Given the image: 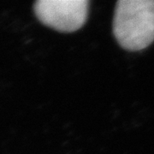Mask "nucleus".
I'll use <instances>...</instances> for the list:
<instances>
[{
  "label": "nucleus",
  "mask_w": 154,
  "mask_h": 154,
  "mask_svg": "<svg viewBox=\"0 0 154 154\" xmlns=\"http://www.w3.org/2000/svg\"><path fill=\"white\" fill-rule=\"evenodd\" d=\"M113 33L123 49L138 51L154 41V0H120L116 3Z\"/></svg>",
  "instance_id": "f257e3e1"
},
{
  "label": "nucleus",
  "mask_w": 154,
  "mask_h": 154,
  "mask_svg": "<svg viewBox=\"0 0 154 154\" xmlns=\"http://www.w3.org/2000/svg\"><path fill=\"white\" fill-rule=\"evenodd\" d=\"M88 0H38L34 4L36 17L44 25L63 33H72L87 22Z\"/></svg>",
  "instance_id": "f03ea898"
}]
</instances>
